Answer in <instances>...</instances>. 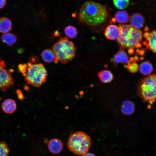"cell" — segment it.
<instances>
[{
  "mask_svg": "<svg viewBox=\"0 0 156 156\" xmlns=\"http://www.w3.org/2000/svg\"><path fill=\"white\" fill-rule=\"evenodd\" d=\"M108 16L106 6L92 1L85 2L81 6L78 17L81 23L90 26L101 25L106 21Z\"/></svg>",
  "mask_w": 156,
  "mask_h": 156,
  "instance_id": "cell-1",
  "label": "cell"
},
{
  "mask_svg": "<svg viewBox=\"0 0 156 156\" xmlns=\"http://www.w3.org/2000/svg\"><path fill=\"white\" fill-rule=\"evenodd\" d=\"M118 27L120 34L117 40L123 47L133 49L141 47L143 34L141 31L130 25H119Z\"/></svg>",
  "mask_w": 156,
  "mask_h": 156,
  "instance_id": "cell-2",
  "label": "cell"
},
{
  "mask_svg": "<svg viewBox=\"0 0 156 156\" xmlns=\"http://www.w3.org/2000/svg\"><path fill=\"white\" fill-rule=\"evenodd\" d=\"M136 94L144 102L152 104L156 99V75H150L139 79Z\"/></svg>",
  "mask_w": 156,
  "mask_h": 156,
  "instance_id": "cell-3",
  "label": "cell"
},
{
  "mask_svg": "<svg viewBox=\"0 0 156 156\" xmlns=\"http://www.w3.org/2000/svg\"><path fill=\"white\" fill-rule=\"evenodd\" d=\"M23 74L28 84L38 87L46 82L47 73L42 64L28 62Z\"/></svg>",
  "mask_w": 156,
  "mask_h": 156,
  "instance_id": "cell-4",
  "label": "cell"
},
{
  "mask_svg": "<svg viewBox=\"0 0 156 156\" xmlns=\"http://www.w3.org/2000/svg\"><path fill=\"white\" fill-rule=\"evenodd\" d=\"M52 48L58 61L63 64L67 63L75 55V47L71 41L66 37L58 39Z\"/></svg>",
  "mask_w": 156,
  "mask_h": 156,
  "instance_id": "cell-5",
  "label": "cell"
},
{
  "mask_svg": "<svg viewBox=\"0 0 156 156\" xmlns=\"http://www.w3.org/2000/svg\"><path fill=\"white\" fill-rule=\"evenodd\" d=\"M91 146V139L86 133L81 131L72 133L67 143L69 150L77 155H83L87 153Z\"/></svg>",
  "mask_w": 156,
  "mask_h": 156,
  "instance_id": "cell-6",
  "label": "cell"
},
{
  "mask_svg": "<svg viewBox=\"0 0 156 156\" xmlns=\"http://www.w3.org/2000/svg\"><path fill=\"white\" fill-rule=\"evenodd\" d=\"M14 83V79L10 71L7 69L4 61L0 58V89L5 91Z\"/></svg>",
  "mask_w": 156,
  "mask_h": 156,
  "instance_id": "cell-7",
  "label": "cell"
},
{
  "mask_svg": "<svg viewBox=\"0 0 156 156\" xmlns=\"http://www.w3.org/2000/svg\"><path fill=\"white\" fill-rule=\"evenodd\" d=\"M143 36L146 40L143 42L146 48L156 53V31L152 30L150 32H146L143 34Z\"/></svg>",
  "mask_w": 156,
  "mask_h": 156,
  "instance_id": "cell-8",
  "label": "cell"
},
{
  "mask_svg": "<svg viewBox=\"0 0 156 156\" xmlns=\"http://www.w3.org/2000/svg\"><path fill=\"white\" fill-rule=\"evenodd\" d=\"M120 34V30L118 26L114 25L108 26L105 29L104 35L108 39L117 40Z\"/></svg>",
  "mask_w": 156,
  "mask_h": 156,
  "instance_id": "cell-9",
  "label": "cell"
},
{
  "mask_svg": "<svg viewBox=\"0 0 156 156\" xmlns=\"http://www.w3.org/2000/svg\"><path fill=\"white\" fill-rule=\"evenodd\" d=\"M130 25L133 27L139 29L142 28L145 23L144 18L140 14L136 13L130 17L129 20Z\"/></svg>",
  "mask_w": 156,
  "mask_h": 156,
  "instance_id": "cell-10",
  "label": "cell"
},
{
  "mask_svg": "<svg viewBox=\"0 0 156 156\" xmlns=\"http://www.w3.org/2000/svg\"><path fill=\"white\" fill-rule=\"evenodd\" d=\"M49 151L52 153L57 154L60 153L63 148L62 142L59 139L53 138L51 140L48 144Z\"/></svg>",
  "mask_w": 156,
  "mask_h": 156,
  "instance_id": "cell-11",
  "label": "cell"
},
{
  "mask_svg": "<svg viewBox=\"0 0 156 156\" xmlns=\"http://www.w3.org/2000/svg\"><path fill=\"white\" fill-rule=\"evenodd\" d=\"M1 107L3 110L7 114H12L16 109V104L14 100L11 99H7L2 103Z\"/></svg>",
  "mask_w": 156,
  "mask_h": 156,
  "instance_id": "cell-12",
  "label": "cell"
},
{
  "mask_svg": "<svg viewBox=\"0 0 156 156\" xmlns=\"http://www.w3.org/2000/svg\"><path fill=\"white\" fill-rule=\"evenodd\" d=\"M41 56L43 60L47 63L53 62L56 64L58 61L55 53L52 49H47L44 50L42 53Z\"/></svg>",
  "mask_w": 156,
  "mask_h": 156,
  "instance_id": "cell-13",
  "label": "cell"
},
{
  "mask_svg": "<svg viewBox=\"0 0 156 156\" xmlns=\"http://www.w3.org/2000/svg\"><path fill=\"white\" fill-rule=\"evenodd\" d=\"M129 57L125 51L121 49L114 55L113 60L115 64L122 63L124 64L129 62Z\"/></svg>",
  "mask_w": 156,
  "mask_h": 156,
  "instance_id": "cell-14",
  "label": "cell"
},
{
  "mask_svg": "<svg viewBox=\"0 0 156 156\" xmlns=\"http://www.w3.org/2000/svg\"><path fill=\"white\" fill-rule=\"evenodd\" d=\"M12 23L11 20L6 17L0 18V33H6L12 29Z\"/></svg>",
  "mask_w": 156,
  "mask_h": 156,
  "instance_id": "cell-15",
  "label": "cell"
},
{
  "mask_svg": "<svg viewBox=\"0 0 156 156\" xmlns=\"http://www.w3.org/2000/svg\"><path fill=\"white\" fill-rule=\"evenodd\" d=\"M121 111L125 115H131L134 112L135 108L134 103L130 101H125L122 103Z\"/></svg>",
  "mask_w": 156,
  "mask_h": 156,
  "instance_id": "cell-16",
  "label": "cell"
},
{
  "mask_svg": "<svg viewBox=\"0 0 156 156\" xmlns=\"http://www.w3.org/2000/svg\"><path fill=\"white\" fill-rule=\"evenodd\" d=\"M1 38L3 42L9 46H11L16 42L17 37L15 34L8 32L2 35Z\"/></svg>",
  "mask_w": 156,
  "mask_h": 156,
  "instance_id": "cell-17",
  "label": "cell"
},
{
  "mask_svg": "<svg viewBox=\"0 0 156 156\" xmlns=\"http://www.w3.org/2000/svg\"><path fill=\"white\" fill-rule=\"evenodd\" d=\"M129 17L128 13L126 11L121 10L118 11L116 13L114 18L115 21L119 23H124L129 21Z\"/></svg>",
  "mask_w": 156,
  "mask_h": 156,
  "instance_id": "cell-18",
  "label": "cell"
},
{
  "mask_svg": "<svg viewBox=\"0 0 156 156\" xmlns=\"http://www.w3.org/2000/svg\"><path fill=\"white\" fill-rule=\"evenodd\" d=\"M139 68L140 73L145 75H150L153 70L152 64L147 61L141 63L140 65Z\"/></svg>",
  "mask_w": 156,
  "mask_h": 156,
  "instance_id": "cell-19",
  "label": "cell"
},
{
  "mask_svg": "<svg viewBox=\"0 0 156 156\" xmlns=\"http://www.w3.org/2000/svg\"><path fill=\"white\" fill-rule=\"evenodd\" d=\"M101 81L104 83L110 82L113 79V76L111 71L107 70L101 71L98 74Z\"/></svg>",
  "mask_w": 156,
  "mask_h": 156,
  "instance_id": "cell-20",
  "label": "cell"
},
{
  "mask_svg": "<svg viewBox=\"0 0 156 156\" xmlns=\"http://www.w3.org/2000/svg\"><path fill=\"white\" fill-rule=\"evenodd\" d=\"M66 35L70 38H76L77 36V31L76 28L74 27L69 25L66 27L64 30Z\"/></svg>",
  "mask_w": 156,
  "mask_h": 156,
  "instance_id": "cell-21",
  "label": "cell"
},
{
  "mask_svg": "<svg viewBox=\"0 0 156 156\" xmlns=\"http://www.w3.org/2000/svg\"><path fill=\"white\" fill-rule=\"evenodd\" d=\"M113 1L116 7L120 10L127 8L129 3V0H113Z\"/></svg>",
  "mask_w": 156,
  "mask_h": 156,
  "instance_id": "cell-22",
  "label": "cell"
},
{
  "mask_svg": "<svg viewBox=\"0 0 156 156\" xmlns=\"http://www.w3.org/2000/svg\"><path fill=\"white\" fill-rule=\"evenodd\" d=\"M9 148L5 143L0 142V156H8Z\"/></svg>",
  "mask_w": 156,
  "mask_h": 156,
  "instance_id": "cell-23",
  "label": "cell"
},
{
  "mask_svg": "<svg viewBox=\"0 0 156 156\" xmlns=\"http://www.w3.org/2000/svg\"><path fill=\"white\" fill-rule=\"evenodd\" d=\"M139 66L135 62L127 64V68L129 71L131 73H135L137 72L139 69Z\"/></svg>",
  "mask_w": 156,
  "mask_h": 156,
  "instance_id": "cell-24",
  "label": "cell"
},
{
  "mask_svg": "<svg viewBox=\"0 0 156 156\" xmlns=\"http://www.w3.org/2000/svg\"><path fill=\"white\" fill-rule=\"evenodd\" d=\"M6 0H0V9L3 8L5 5Z\"/></svg>",
  "mask_w": 156,
  "mask_h": 156,
  "instance_id": "cell-25",
  "label": "cell"
},
{
  "mask_svg": "<svg viewBox=\"0 0 156 156\" xmlns=\"http://www.w3.org/2000/svg\"><path fill=\"white\" fill-rule=\"evenodd\" d=\"M17 93L18 94V98L20 99H22L23 98V94L21 93L20 91L19 90H18V91H17Z\"/></svg>",
  "mask_w": 156,
  "mask_h": 156,
  "instance_id": "cell-26",
  "label": "cell"
},
{
  "mask_svg": "<svg viewBox=\"0 0 156 156\" xmlns=\"http://www.w3.org/2000/svg\"><path fill=\"white\" fill-rule=\"evenodd\" d=\"M83 156H95L93 153H87L83 155Z\"/></svg>",
  "mask_w": 156,
  "mask_h": 156,
  "instance_id": "cell-27",
  "label": "cell"
},
{
  "mask_svg": "<svg viewBox=\"0 0 156 156\" xmlns=\"http://www.w3.org/2000/svg\"><path fill=\"white\" fill-rule=\"evenodd\" d=\"M134 52V51L133 49L129 48L128 50V53L130 54L133 53Z\"/></svg>",
  "mask_w": 156,
  "mask_h": 156,
  "instance_id": "cell-28",
  "label": "cell"
}]
</instances>
